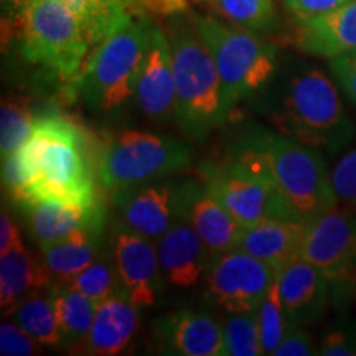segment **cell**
I'll return each mask as SVG.
<instances>
[{"mask_svg":"<svg viewBox=\"0 0 356 356\" xmlns=\"http://www.w3.org/2000/svg\"><path fill=\"white\" fill-rule=\"evenodd\" d=\"M20 152L30 181L19 203L50 200L84 208L102 204L96 184L99 155L95 157L86 132L70 118L56 114L37 118Z\"/></svg>","mask_w":356,"mask_h":356,"instance_id":"6da1fadb","label":"cell"},{"mask_svg":"<svg viewBox=\"0 0 356 356\" xmlns=\"http://www.w3.org/2000/svg\"><path fill=\"white\" fill-rule=\"evenodd\" d=\"M256 97L279 132L302 144L333 155L355 139V126L335 84L320 70L292 74L273 92Z\"/></svg>","mask_w":356,"mask_h":356,"instance_id":"7a4b0ae2","label":"cell"},{"mask_svg":"<svg viewBox=\"0 0 356 356\" xmlns=\"http://www.w3.org/2000/svg\"><path fill=\"white\" fill-rule=\"evenodd\" d=\"M168 40L177 88L173 118L186 137L203 140L231 113L215 58L197 25L173 20Z\"/></svg>","mask_w":356,"mask_h":356,"instance_id":"3957f363","label":"cell"},{"mask_svg":"<svg viewBox=\"0 0 356 356\" xmlns=\"http://www.w3.org/2000/svg\"><path fill=\"white\" fill-rule=\"evenodd\" d=\"M20 20L22 55L68 84L76 96L79 74L91 42L79 17L58 0H26L15 8Z\"/></svg>","mask_w":356,"mask_h":356,"instance_id":"277c9868","label":"cell"},{"mask_svg":"<svg viewBox=\"0 0 356 356\" xmlns=\"http://www.w3.org/2000/svg\"><path fill=\"white\" fill-rule=\"evenodd\" d=\"M150 26L147 17H136L96 44L76 84L92 109L113 113L136 95Z\"/></svg>","mask_w":356,"mask_h":356,"instance_id":"5b68a950","label":"cell"},{"mask_svg":"<svg viewBox=\"0 0 356 356\" xmlns=\"http://www.w3.org/2000/svg\"><path fill=\"white\" fill-rule=\"evenodd\" d=\"M259 134L275 188L291 218L309 222L338 204L332 175L318 149L280 132L259 129Z\"/></svg>","mask_w":356,"mask_h":356,"instance_id":"8992f818","label":"cell"},{"mask_svg":"<svg viewBox=\"0 0 356 356\" xmlns=\"http://www.w3.org/2000/svg\"><path fill=\"white\" fill-rule=\"evenodd\" d=\"M195 25L215 58L231 111L241 99L259 96L269 86L277 68L273 44L246 29L225 25L213 17H197Z\"/></svg>","mask_w":356,"mask_h":356,"instance_id":"52a82bcc","label":"cell"},{"mask_svg":"<svg viewBox=\"0 0 356 356\" xmlns=\"http://www.w3.org/2000/svg\"><path fill=\"white\" fill-rule=\"evenodd\" d=\"M97 154L99 181L111 191L181 172L193 157L186 142L144 131L118 134Z\"/></svg>","mask_w":356,"mask_h":356,"instance_id":"ba28073f","label":"cell"},{"mask_svg":"<svg viewBox=\"0 0 356 356\" xmlns=\"http://www.w3.org/2000/svg\"><path fill=\"white\" fill-rule=\"evenodd\" d=\"M300 257L322 270L332 297L356 291V213L335 204L307 222Z\"/></svg>","mask_w":356,"mask_h":356,"instance_id":"9c48e42d","label":"cell"},{"mask_svg":"<svg viewBox=\"0 0 356 356\" xmlns=\"http://www.w3.org/2000/svg\"><path fill=\"white\" fill-rule=\"evenodd\" d=\"M279 277V270L243 249L211 254L204 280L213 304L229 314L256 312Z\"/></svg>","mask_w":356,"mask_h":356,"instance_id":"30bf717a","label":"cell"},{"mask_svg":"<svg viewBox=\"0 0 356 356\" xmlns=\"http://www.w3.org/2000/svg\"><path fill=\"white\" fill-rule=\"evenodd\" d=\"M111 244L124 296L139 309L155 305L163 280L155 244L124 225L115 226Z\"/></svg>","mask_w":356,"mask_h":356,"instance_id":"8fae6325","label":"cell"},{"mask_svg":"<svg viewBox=\"0 0 356 356\" xmlns=\"http://www.w3.org/2000/svg\"><path fill=\"white\" fill-rule=\"evenodd\" d=\"M175 216L193 226L210 254L238 248L243 233L241 225L197 181L175 185Z\"/></svg>","mask_w":356,"mask_h":356,"instance_id":"7c38bea8","label":"cell"},{"mask_svg":"<svg viewBox=\"0 0 356 356\" xmlns=\"http://www.w3.org/2000/svg\"><path fill=\"white\" fill-rule=\"evenodd\" d=\"M175 96L170 40L159 26L152 25L134 97L147 118L167 121L175 115Z\"/></svg>","mask_w":356,"mask_h":356,"instance_id":"4fadbf2b","label":"cell"},{"mask_svg":"<svg viewBox=\"0 0 356 356\" xmlns=\"http://www.w3.org/2000/svg\"><path fill=\"white\" fill-rule=\"evenodd\" d=\"M114 207L122 225L150 241H157L177 220L175 186L168 184H140L113 191Z\"/></svg>","mask_w":356,"mask_h":356,"instance_id":"5bb4252c","label":"cell"},{"mask_svg":"<svg viewBox=\"0 0 356 356\" xmlns=\"http://www.w3.org/2000/svg\"><path fill=\"white\" fill-rule=\"evenodd\" d=\"M139 323V307L124 293H115L97 304L91 328L86 337L71 348V353L92 356L121 355L136 337Z\"/></svg>","mask_w":356,"mask_h":356,"instance_id":"9a60e30c","label":"cell"},{"mask_svg":"<svg viewBox=\"0 0 356 356\" xmlns=\"http://www.w3.org/2000/svg\"><path fill=\"white\" fill-rule=\"evenodd\" d=\"M157 254L163 280L178 289L197 286L207 273L210 251L188 222L177 218L162 238L157 239Z\"/></svg>","mask_w":356,"mask_h":356,"instance_id":"2e32d148","label":"cell"},{"mask_svg":"<svg viewBox=\"0 0 356 356\" xmlns=\"http://www.w3.org/2000/svg\"><path fill=\"white\" fill-rule=\"evenodd\" d=\"M154 337L168 355L221 356L222 327L208 314L180 310L154 322Z\"/></svg>","mask_w":356,"mask_h":356,"instance_id":"e0dca14e","label":"cell"},{"mask_svg":"<svg viewBox=\"0 0 356 356\" xmlns=\"http://www.w3.org/2000/svg\"><path fill=\"white\" fill-rule=\"evenodd\" d=\"M277 286L291 325L314 322L332 299L327 277L304 257H297L279 270Z\"/></svg>","mask_w":356,"mask_h":356,"instance_id":"ac0fdd59","label":"cell"},{"mask_svg":"<svg viewBox=\"0 0 356 356\" xmlns=\"http://www.w3.org/2000/svg\"><path fill=\"white\" fill-rule=\"evenodd\" d=\"M307 222L296 218H269L243 228L238 248L280 270L300 257Z\"/></svg>","mask_w":356,"mask_h":356,"instance_id":"d6986e66","label":"cell"},{"mask_svg":"<svg viewBox=\"0 0 356 356\" xmlns=\"http://www.w3.org/2000/svg\"><path fill=\"white\" fill-rule=\"evenodd\" d=\"M19 208L25 215L26 228L38 248L55 243L91 222L106 221L104 203L84 208L50 200H32L19 203Z\"/></svg>","mask_w":356,"mask_h":356,"instance_id":"ffe728a7","label":"cell"},{"mask_svg":"<svg viewBox=\"0 0 356 356\" xmlns=\"http://www.w3.org/2000/svg\"><path fill=\"white\" fill-rule=\"evenodd\" d=\"M53 279L42 257L33 256L25 244L19 241L7 251L0 252V307L2 315L10 317L19 302L29 293L50 289Z\"/></svg>","mask_w":356,"mask_h":356,"instance_id":"44dd1931","label":"cell"},{"mask_svg":"<svg viewBox=\"0 0 356 356\" xmlns=\"http://www.w3.org/2000/svg\"><path fill=\"white\" fill-rule=\"evenodd\" d=\"M297 43L307 53L327 58L356 50V0L302 22Z\"/></svg>","mask_w":356,"mask_h":356,"instance_id":"7402d4cb","label":"cell"},{"mask_svg":"<svg viewBox=\"0 0 356 356\" xmlns=\"http://www.w3.org/2000/svg\"><path fill=\"white\" fill-rule=\"evenodd\" d=\"M102 229L104 221L91 222L55 243L40 248L53 282L70 284L99 257Z\"/></svg>","mask_w":356,"mask_h":356,"instance_id":"603a6c76","label":"cell"},{"mask_svg":"<svg viewBox=\"0 0 356 356\" xmlns=\"http://www.w3.org/2000/svg\"><path fill=\"white\" fill-rule=\"evenodd\" d=\"M8 6L19 8L26 0H6ZM70 7L83 22L91 47L136 19V0H58Z\"/></svg>","mask_w":356,"mask_h":356,"instance_id":"cb8c5ba5","label":"cell"},{"mask_svg":"<svg viewBox=\"0 0 356 356\" xmlns=\"http://www.w3.org/2000/svg\"><path fill=\"white\" fill-rule=\"evenodd\" d=\"M50 289L55 299L63 346L71 350L86 337L91 328L97 304L71 284L53 282Z\"/></svg>","mask_w":356,"mask_h":356,"instance_id":"d4e9b609","label":"cell"},{"mask_svg":"<svg viewBox=\"0 0 356 356\" xmlns=\"http://www.w3.org/2000/svg\"><path fill=\"white\" fill-rule=\"evenodd\" d=\"M13 318L43 346H63L51 289L24 297L13 312Z\"/></svg>","mask_w":356,"mask_h":356,"instance_id":"484cf974","label":"cell"},{"mask_svg":"<svg viewBox=\"0 0 356 356\" xmlns=\"http://www.w3.org/2000/svg\"><path fill=\"white\" fill-rule=\"evenodd\" d=\"M37 118L30 108V101L20 95L3 96L0 108V150L7 157L29 140Z\"/></svg>","mask_w":356,"mask_h":356,"instance_id":"4316f807","label":"cell"},{"mask_svg":"<svg viewBox=\"0 0 356 356\" xmlns=\"http://www.w3.org/2000/svg\"><path fill=\"white\" fill-rule=\"evenodd\" d=\"M262 351L259 323L256 312L231 314L222 325L221 356H257Z\"/></svg>","mask_w":356,"mask_h":356,"instance_id":"83f0119b","label":"cell"},{"mask_svg":"<svg viewBox=\"0 0 356 356\" xmlns=\"http://www.w3.org/2000/svg\"><path fill=\"white\" fill-rule=\"evenodd\" d=\"M222 19L246 30H269L275 22L273 0H204Z\"/></svg>","mask_w":356,"mask_h":356,"instance_id":"f1b7e54d","label":"cell"},{"mask_svg":"<svg viewBox=\"0 0 356 356\" xmlns=\"http://www.w3.org/2000/svg\"><path fill=\"white\" fill-rule=\"evenodd\" d=\"M70 284L76 287L79 292H83L84 296H88L89 299L95 300L96 304H101L102 300L109 299L115 293H122L118 267H115L113 257L106 254L97 257Z\"/></svg>","mask_w":356,"mask_h":356,"instance_id":"f546056e","label":"cell"},{"mask_svg":"<svg viewBox=\"0 0 356 356\" xmlns=\"http://www.w3.org/2000/svg\"><path fill=\"white\" fill-rule=\"evenodd\" d=\"M256 315L257 323H259L262 351H264V355H274L275 350L279 348L280 341L286 337L287 330L291 328V322H289L286 310H284L282 302H280L277 280L269 289V292L266 293L261 305L257 307Z\"/></svg>","mask_w":356,"mask_h":356,"instance_id":"4dcf8cb0","label":"cell"},{"mask_svg":"<svg viewBox=\"0 0 356 356\" xmlns=\"http://www.w3.org/2000/svg\"><path fill=\"white\" fill-rule=\"evenodd\" d=\"M330 175L337 203L356 213V147L338 159Z\"/></svg>","mask_w":356,"mask_h":356,"instance_id":"1f68e13d","label":"cell"},{"mask_svg":"<svg viewBox=\"0 0 356 356\" xmlns=\"http://www.w3.org/2000/svg\"><path fill=\"white\" fill-rule=\"evenodd\" d=\"M42 348L43 345L17 322H3L0 325V355L35 356L43 353Z\"/></svg>","mask_w":356,"mask_h":356,"instance_id":"d6a6232c","label":"cell"},{"mask_svg":"<svg viewBox=\"0 0 356 356\" xmlns=\"http://www.w3.org/2000/svg\"><path fill=\"white\" fill-rule=\"evenodd\" d=\"M318 355L325 356H356V328H333L322 338Z\"/></svg>","mask_w":356,"mask_h":356,"instance_id":"836d02e7","label":"cell"},{"mask_svg":"<svg viewBox=\"0 0 356 356\" xmlns=\"http://www.w3.org/2000/svg\"><path fill=\"white\" fill-rule=\"evenodd\" d=\"M318 355V348L314 338L307 333L302 325H291L284 340L280 341L279 348L274 356H309Z\"/></svg>","mask_w":356,"mask_h":356,"instance_id":"e575fe53","label":"cell"},{"mask_svg":"<svg viewBox=\"0 0 356 356\" xmlns=\"http://www.w3.org/2000/svg\"><path fill=\"white\" fill-rule=\"evenodd\" d=\"M330 68L346 95L356 104V50L333 56Z\"/></svg>","mask_w":356,"mask_h":356,"instance_id":"d590c367","label":"cell"},{"mask_svg":"<svg viewBox=\"0 0 356 356\" xmlns=\"http://www.w3.org/2000/svg\"><path fill=\"white\" fill-rule=\"evenodd\" d=\"M300 22H307L343 6L348 0H282Z\"/></svg>","mask_w":356,"mask_h":356,"instance_id":"8d00e7d4","label":"cell"},{"mask_svg":"<svg viewBox=\"0 0 356 356\" xmlns=\"http://www.w3.org/2000/svg\"><path fill=\"white\" fill-rule=\"evenodd\" d=\"M188 0H136V10L139 17L149 15H177L186 10Z\"/></svg>","mask_w":356,"mask_h":356,"instance_id":"74e56055","label":"cell"},{"mask_svg":"<svg viewBox=\"0 0 356 356\" xmlns=\"http://www.w3.org/2000/svg\"><path fill=\"white\" fill-rule=\"evenodd\" d=\"M19 241H22L19 226L15 225L10 215H7L6 210H2V216H0V252L15 246Z\"/></svg>","mask_w":356,"mask_h":356,"instance_id":"f35d334b","label":"cell"}]
</instances>
